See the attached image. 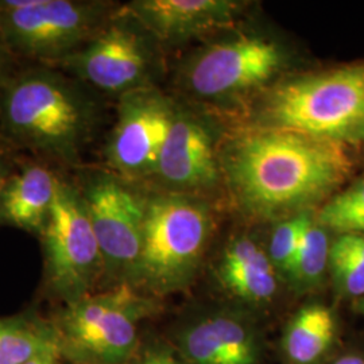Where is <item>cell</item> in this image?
I'll return each instance as SVG.
<instances>
[{"mask_svg": "<svg viewBox=\"0 0 364 364\" xmlns=\"http://www.w3.org/2000/svg\"><path fill=\"white\" fill-rule=\"evenodd\" d=\"M358 309H359V312L364 314V296L358 299Z\"/></svg>", "mask_w": 364, "mask_h": 364, "instance_id": "obj_29", "label": "cell"}, {"mask_svg": "<svg viewBox=\"0 0 364 364\" xmlns=\"http://www.w3.org/2000/svg\"><path fill=\"white\" fill-rule=\"evenodd\" d=\"M60 358H61V353L58 347H55V348L41 352L25 364H60Z\"/></svg>", "mask_w": 364, "mask_h": 364, "instance_id": "obj_25", "label": "cell"}, {"mask_svg": "<svg viewBox=\"0 0 364 364\" xmlns=\"http://www.w3.org/2000/svg\"><path fill=\"white\" fill-rule=\"evenodd\" d=\"M13 164L9 161V158L3 154H0V193H1V189L4 186L6 181L9 180V177L14 173Z\"/></svg>", "mask_w": 364, "mask_h": 364, "instance_id": "obj_26", "label": "cell"}, {"mask_svg": "<svg viewBox=\"0 0 364 364\" xmlns=\"http://www.w3.org/2000/svg\"><path fill=\"white\" fill-rule=\"evenodd\" d=\"M332 364H364V359L359 355H344Z\"/></svg>", "mask_w": 364, "mask_h": 364, "instance_id": "obj_27", "label": "cell"}, {"mask_svg": "<svg viewBox=\"0 0 364 364\" xmlns=\"http://www.w3.org/2000/svg\"><path fill=\"white\" fill-rule=\"evenodd\" d=\"M41 240L45 281L53 294L65 305L91 294L105 275V260L73 180L60 176L52 213Z\"/></svg>", "mask_w": 364, "mask_h": 364, "instance_id": "obj_8", "label": "cell"}, {"mask_svg": "<svg viewBox=\"0 0 364 364\" xmlns=\"http://www.w3.org/2000/svg\"><path fill=\"white\" fill-rule=\"evenodd\" d=\"M312 212L299 213L277 224L269 247V258L273 263L278 277L290 279L299 242L306 225L313 219Z\"/></svg>", "mask_w": 364, "mask_h": 364, "instance_id": "obj_22", "label": "cell"}, {"mask_svg": "<svg viewBox=\"0 0 364 364\" xmlns=\"http://www.w3.org/2000/svg\"><path fill=\"white\" fill-rule=\"evenodd\" d=\"M58 180L60 174L38 162L14 170L0 193V225L41 237L52 213Z\"/></svg>", "mask_w": 364, "mask_h": 364, "instance_id": "obj_15", "label": "cell"}, {"mask_svg": "<svg viewBox=\"0 0 364 364\" xmlns=\"http://www.w3.org/2000/svg\"><path fill=\"white\" fill-rule=\"evenodd\" d=\"M329 232L364 235V178L333 195L314 215Z\"/></svg>", "mask_w": 364, "mask_h": 364, "instance_id": "obj_21", "label": "cell"}, {"mask_svg": "<svg viewBox=\"0 0 364 364\" xmlns=\"http://www.w3.org/2000/svg\"><path fill=\"white\" fill-rule=\"evenodd\" d=\"M55 347L54 328L26 317L0 318V364H25Z\"/></svg>", "mask_w": 364, "mask_h": 364, "instance_id": "obj_18", "label": "cell"}, {"mask_svg": "<svg viewBox=\"0 0 364 364\" xmlns=\"http://www.w3.org/2000/svg\"><path fill=\"white\" fill-rule=\"evenodd\" d=\"M136 364H181L170 352L165 350H151L144 353Z\"/></svg>", "mask_w": 364, "mask_h": 364, "instance_id": "obj_24", "label": "cell"}, {"mask_svg": "<svg viewBox=\"0 0 364 364\" xmlns=\"http://www.w3.org/2000/svg\"><path fill=\"white\" fill-rule=\"evenodd\" d=\"M250 127L332 144L364 142V63L281 80L260 93Z\"/></svg>", "mask_w": 364, "mask_h": 364, "instance_id": "obj_3", "label": "cell"}, {"mask_svg": "<svg viewBox=\"0 0 364 364\" xmlns=\"http://www.w3.org/2000/svg\"><path fill=\"white\" fill-rule=\"evenodd\" d=\"M117 100V122L105 147L107 169L130 181L153 178L177 105L158 87L129 92Z\"/></svg>", "mask_w": 364, "mask_h": 364, "instance_id": "obj_11", "label": "cell"}, {"mask_svg": "<svg viewBox=\"0 0 364 364\" xmlns=\"http://www.w3.org/2000/svg\"><path fill=\"white\" fill-rule=\"evenodd\" d=\"M162 46L126 6L117 7L77 52L54 68L78 78L97 93L122 97L156 87Z\"/></svg>", "mask_w": 364, "mask_h": 364, "instance_id": "obj_6", "label": "cell"}, {"mask_svg": "<svg viewBox=\"0 0 364 364\" xmlns=\"http://www.w3.org/2000/svg\"><path fill=\"white\" fill-rule=\"evenodd\" d=\"M212 227L204 198L158 189L147 192L142 248L127 284L158 297L189 287Z\"/></svg>", "mask_w": 364, "mask_h": 364, "instance_id": "obj_4", "label": "cell"}, {"mask_svg": "<svg viewBox=\"0 0 364 364\" xmlns=\"http://www.w3.org/2000/svg\"><path fill=\"white\" fill-rule=\"evenodd\" d=\"M7 146H10V144L6 141V138L3 136V134H1V131H0V154H3V153L6 151Z\"/></svg>", "mask_w": 364, "mask_h": 364, "instance_id": "obj_28", "label": "cell"}, {"mask_svg": "<svg viewBox=\"0 0 364 364\" xmlns=\"http://www.w3.org/2000/svg\"><path fill=\"white\" fill-rule=\"evenodd\" d=\"M247 4L237 0H134L126 7L165 48L232 26Z\"/></svg>", "mask_w": 364, "mask_h": 364, "instance_id": "obj_14", "label": "cell"}, {"mask_svg": "<svg viewBox=\"0 0 364 364\" xmlns=\"http://www.w3.org/2000/svg\"><path fill=\"white\" fill-rule=\"evenodd\" d=\"M289 63L287 49L263 36H237L192 54L181 68V82L196 97L231 102L272 87Z\"/></svg>", "mask_w": 364, "mask_h": 364, "instance_id": "obj_9", "label": "cell"}, {"mask_svg": "<svg viewBox=\"0 0 364 364\" xmlns=\"http://www.w3.org/2000/svg\"><path fill=\"white\" fill-rule=\"evenodd\" d=\"M329 231L314 220L306 225L296 255L290 282L299 290H312L324 281L329 267L331 252Z\"/></svg>", "mask_w": 364, "mask_h": 364, "instance_id": "obj_19", "label": "cell"}, {"mask_svg": "<svg viewBox=\"0 0 364 364\" xmlns=\"http://www.w3.org/2000/svg\"><path fill=\"white\" fill-rule=\"evenodd\" d=\"M221 178L220 156L212 132L200 119L177 105L153 177L158 191L196 196L215 188Z\"/></svg>", "mask_w": 364, "mask_h": 364, "instance_id": "obj_12", "label": "cell"}, {"mask_svg": "<svg viewBox=\"0 0 364 364\" xmlns=\"http://www.w3.org/2000/svg\"><path fill=\"white\" fill-rule=\"evenodd\" d=\"M220 164L237 207L259 220L311 212L352 170L341 144L259 127L239 131L223 149Z\"/></svg>", "mask_w": 364, "mask_h": 364, "instance_id": "obj_1", "label": "cell"}, {"mask_svg": "<svg viewBox=\"0 0 364 364\" xmlns=\"http://www.w3.org/2000/svg\"><path fill=\"white\" fill-rule=\"evenodd\" d=\"M219 278L235 297L255 305L269 302L278 287L269 254L248 236H237L224 248Z\"/></svg>", "mask_w": 364, "mask_h": 364, "instance_id": "obj_16", "label": "cell"}, {"mask_svg": "<svg viewBox=\"0 0 364 364\" xmlns=\"http://www.w3.org/2000/svg\"><path fill=\"white\" fill-rule=\"evenodd\" d=\"M329 274L340 294L364 296V235H338L331 245Z\"/></svg>", "mask_w": 364, "mask_h": 364, "instance_id": "obj_20", "label": "cell"}, {"mask_svg": "<svg viewBox=\"0 0 364 364\" xmlns=\"http://www.w3.org/2000/svg\"><path fill=\"white\" fill-rule=\"evenodd\" d=\"M178 350L186 364H260L263 341L248 314L225 308L198 314L183 326Z\"/></svg>", "mask_w": 364, "mask_h": 364, "instance_id": "obj_13", "label": "cell"}, {"mask_svg": "<svg viewBox=\"0 0 364 364\" xmlns=\"http://www.w3.org/2000/svg\"><path fill=\"white\" fill-rule=\"evenodd\" d=\"M15 57L10 49L7 48L4 39L0 34V88L9 81V78L13 76L14 64H15Z\"/></svg>", "mask_w": 364, "mask_h": 364, "instance_id": "obj_23", "label": "cell"}, {"mask_svg": "<svg viewBox=\"0 0 364 364\" xmlns=\"http://www.w3.org/2000/svg\"><path fill=\"white\" fill-rule=\"evenodd\" d=\"M102 117L99 93L54 66L15 72L0 88L6 141L61 166L77 169Z\"/></svg>", "mask_w": 364, "mask_h": 364, "instance_id": "obj_2", "label": "cell"}, {"mask_svg": "<svg viewBox=\"0 0 364 364\" xmlns=\"http://www.w3.org/2000/svg\"><path fill=\"white\" fill-rule=\"evenodd\" d=\"M115 9L99 0H0V34L15 58L57 66L82 48Z\"/></svg>", "mask_w": 364, "mask_h": 364, "instance_id": "obj_7", "label": "cell"}, {"mask_svg": "<svg viewBox=\"0 0 364 364\" xmlns=\"http://www.w3.org/2000/svg\"><path fill=\"white\" fill-rule=\"evenodd\" d=\"M73 182L97 237L105 275L127 284L142 248L147 192L108 169L80 170Z\"/></svg>", "mask_w": 364, "mask_h": 364, "instance_id": "obj_10", "label": "cell"}, {"mask_svg": "<svg viewBox=\"0 0 364 364\" xmlns=\"http://www.w3.org/2000/svg\"><path fill=\"white\" fill-rule=\"evenodd\" d=\"M158 308L129 284L66 304L54 332L61 356L76 364H124L138 343V326Z\"/></svg>", "mask_w": 364, "mask_h": 364, "instance_id": "obj_5", "label": "cell"}, {"mask_svg": "<svg viewBox=\"0 0 364 364\" xmlns=\"http://www.w3.org/2000/svg\"><path fill=\"white\" fill-rule=\"evenodd\" d=\"M335 314L326 305L302 306L289 321L282 338L284 353L290 364H317L333 344Z\"/></svg>", "mask_w": 364, "mask_h": 364, "instance_id": "obj_17", "label": "cell"}]
</instances>
